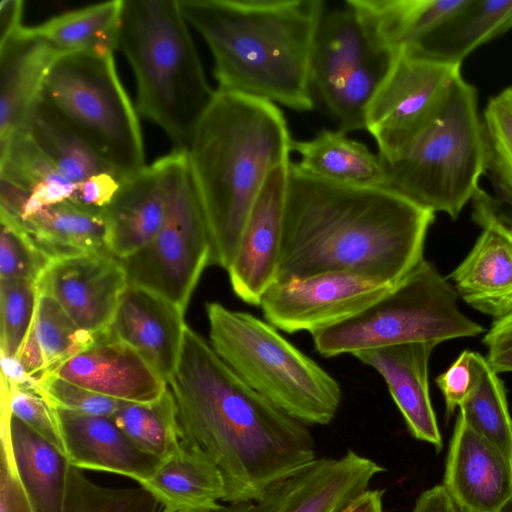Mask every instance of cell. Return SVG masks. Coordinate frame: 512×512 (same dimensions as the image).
<instances>
[{"label":"cell","mask_w":512,"mask_h":512,"mask_svg":"<svg viewBox=\"0 0 512 512\" xmlns=\"http://www.w3.org/2000/svg\"><path fill=\"white\" fill-rule=\"evenodd\" d=\"M167 383L176 402L180 443L218 468L223 503H256L271 486L316 459L307 425L244 383L189 326Z\"/></svg>","instance_id":"obj_1"},{"label":"cell","mask_w":512,"mask_h":512,"mask_svg":"<svg viewBox=\"0 0 512 512\" xmlns=\"http://www.w3.org/2000/svg\"><path fill=\"white\" fill-rule=\"evenodd\" d=\"M434 219L386 187L322 180L291 161L274 283L349 272L395 285L425 260Z\"/></svg>","instance_id":"obj_2"},{"label":"cell","mask_w":512,"mask_h":512,"mask_svg":"<svg viewBox=\"0 0 512 512\" xmlns=\"http://www.w3.org/2000/svg\"><path fill=\"white\" fill-rule=\"evenodd\" d=\"M209 46L220 91L311 111L309 69L323 0H177Z\"/></svg>","instance_id":"obj_3"},{"label":"cell","mask_w":512,"mask_h":512,"mask_svg":"<svg viewBox=\"0 0 512 512\" xmlns=\"http://www.w3.org/2000/svg\"><path fill=\"white\" fill-rule=\"evenodd\" d=\"M292 141L277 104L216 90L186 149L210 233V265L228 270L268 175L291 162Z\"/></svg>","instance_id":"obj_4"},{"label":"cell","mask_w":512,"mask_h":512,"mask_svg":"<svg viewBox=\"0 0 512 512\" xmlns=\"http://www.w3.org/2000/svg\"><path fill=\"white\" fill-rule=\"evenodd\" d=\"M186 23L177 0H124L118 40L136 78L138 113L182 150L216 94Z\"/></svg>","instance_id":"obj_5"},{"label":"cell","mask_w":512,"mask_h":512,"mask_svg":"<svg viewBox=\"0 0 512 512\" xmlns=\"http://www.w3.org/2000/svg\"><path fill=\"white\" fill-rule=\"evenodd\" d=\"M384 168V187L426 210L456 219L486 172L475 87L458 76L431 121Z\"/></svg>","instance_id":"obj_6"},{"label":"cell","mask_w":512,"mask_h":512,"mask_svg":"<svg viewBox=\"0 0 512 512\" xmlns=\"http://www.w3.org/2000/svg\"><path fill=\"white\" fill-rule=\"evenodd\" d=\"M210 345L249 387L305 425H328L340 407L339 383L274 326L221 303L205 305Z\"/></svg>","instance_id":"obj_7"},{"label":"cell","mask_w":512,"mask_h":512,"mask_svg":"<svg viewBox=\"0 0 512 512\" xmlns=\"http://www.w3.org/2000/svg\"><path fill=\"white\" fill-rule=\"evenodd\" d=\"M39 99L121 181L146 166L138 115L118 77L113 53L60 55Z\"/></svg>","instance_id":"obj_8"},{"label":"cell","mask_w":512,"mask_h":512,"mask_svg":"<svg viewBox=\"0 0 512 512\" xmlns=\"http://www.w3.org/2000/svg\"><path fill=\"white\" fill-rule=\"evenodd\" d=\"M484 327L458 307V293L424 260L359 313L312 333L324 357L408 342L437 344L477 336Z\"/></svg>","instance_id":"obj_9"},{"label":"cell","mask_w":512,"mask_h":512,"mask_svg":"<svg viewBox=\"0 0 512 512\" xmlns=\"http://www.w3.org/2000/svg\"><path fill=\"white\" fill-rule=\"evenodd\" d=\"M395 55L371 40L348 5L326 9L314 39L309 82L314 102L338 130H365L367 107Z\"/></svg>","instance_id":"obj_10"},{"label":"cell","mask_w":512,"mask_h":512,"mask_svg":"<svg viewBox=\"0 0 512 512\" xmlns=\"http://www.w3.org/2000/svg\"><path fill=\"white\" fill-rule=\"evenodd\" d=\"M177 150L158 233L121 261L129 285L153 292L185 312L202 272L210 265L211 239L186 150Z\"/></svg>","instance_id":"obj_11"},{"label":"cell","mask_w":512,"mask_h":512,"mask_svg":"<svg viewBox=\"0 0 512 512\" xmlns=\"http://www.w3.org/2000/svg\"><path fill=\"white\" fill-rule=\"evenodd\" d=\"M460 75V66L396 53L365 115L383 163L396 159L431 121Z\"/></svg>","instance_id":"obj_12"},{"label":"cell","mask_w":512,"mask_h":512,"mask_svg":"<svg viewBox=\"0 0 512 512\" xmlns=\"http://www.w3.org/2000/svg\"><path fill=\"white\" fill-rule=\"evenodd\" d=\"M394 285L349 272H329L275 282L261 297L266 322L286 333L343 321L378 300Z\"/></svg>","instance_id":"obj_13"},{"label":"cell","mask_w":512,"mask_h":512,"mask_svg":"<svg viewBox=\"0 0 512 512\" xmlns=\"http://www.w3.org/2000/svg\"><path fill=\"white\" fill-rule=\"evenodd\" d=\"M128 278L108 249L51 260L37 282L83 330L95 336L109 327Z\"/></svg>","instance_id":"obj_14"},{"label":"cell","mask_w":512,"mask_h":512,"mask_svg":"<svg viewBox=\"0 0 512 512\" xmlns=\"http://www.w3.org/2000/svg\"><path fill=\"white\" fill-rule=\"evenodd\" d=\"M385 470L351 449L339 458H316L271 486L252 512H342Z\"/></svg>","instance_id":"obj_15"},{"label":"cell","mask_w":512,"mask_h":512,"mask_svg":"<svg viewBox=\"0 0 512 512\" xmlns=\"http://www.w3.org/2000/svg\"><path fill=\"white\" fill-rule=\"evenodd\" d=\"M290 163L276 167L268 175L227 270L234 294L249 305L259 306L262 295L275 281Z\"/></svg>","instance_id":"obj_16"},{"label":"cell","mask_w":512,"mask_h":512,"mask_svg":"<svg viewBox=\"0 0 512 512\" xmlns=\"http://www.w3.org/2000/svg\"><path fill=\"white\" fill-rule=\"evenodd\" d=\"M442 485L461 512H505L512 504V461L458 415Z\"/></svg>","instance_id":"obj_17"},{"label":"cell","mask_w":512,"mask_h":512,"mask_svg":"<svg viewBox=\"0 0 512 512\" xmlns=\"http://www.w3.org/2000/svg\"><path fill=\"white\" fill-rule=\"evenodd\" d=\"M48 374L131 403H152L161 397L168 386L136 350L108 336L106 332L97 336L89 348Z\"/></svg>","instance_id":"obj_18"},{"label":"cell","mask_w":512,"mask_h":512,"mask_svg":"<svg viewBox=\"0 0 512 512\" xmlns=\"http://www.w3.org/2000/svg\"><path fill=\"white\" fill-rule=\"evenodd\" d=\"M184 314L159 295L128 284L105 332L136 350L167 382L180 356Z\"/></svg>","instance_id":"obj_19"},{"label":"cell","mask_w":512,"mask_h":512,"mask_svg":"<svg viewBox=\"0 0 512 512\" xmlns=\"http://www.w3.org/2000/svg\"><path fill=\"white\" fill-rule=\"evenodd\" d=\"M178 150L145 166L121 182L104 208L108 226L107 247L120 259L141 250L158 233L166 211L171 173Z\"/></svg>","instance_id":"obj_20"},{"label":"cell","mask_w":512,"mask_h":512,"mask_svg":"<svg viewBox=\"0 0 512 512\" xmlns=\"http://www.w3.org/2000/svg\"><path fill=\"white\" fill-rule=\"evenodd\" d=\"M437 345L430 341L408 342L360 350L352 355L383 377L411 435L440 451L442 436L428 382L429 359Z\"/></svg>","instance_id":"obj_21"},{"label":"cell","mask_w":512,"mask_h":512,"mask_svg":"<svg viewBox=\"0 0 512 512\" xmlns=\"http://www.w3.org/2000/svg\"><path fill=\"white\" fill-rule=\"evenodd\" d=\"M60 55L35 27L22 26L0 41V146L22 129Z\"/></svg>","instance_id":"obj_22"},{"label":"cell","mask_w":512,"mask_h":512,"mask_svg":"<svg viewBox=\"0 0 512 512\" xmlns=\"http://www.w3.org/2000/svg\"><path fill=\"white\" fill-rule=\"evenodd\" d=\"M56 409L72 466L122 475L140 485L159 463L140 451L111 417Z\"/></svg>","instance_id":"obj_23"},{"label":"cell","mask_w":512,"mask_h":512,"mask_svg":"<svg viewBox=\"0 0 512 512\" xmlns=\"http://www.w3.org/2000/svg\"><path fill=\"white\" fill-rule=\"evenodd\" d=\"M511 28L512 0H464L438 26L402 51L429 61L461 66L477 47Z\"/></svg>","instance_id":"obj_24"},{"label":"cell","mask_w":512,"mask_h":512,"mask_svg":"<svg viewBox=\"0 0 512 512\" xmlns=\"http://www.w3.org/2000/svg\"><path fill=\"white\" fill-rule=\"evenodd\" d=\"M454 288L473 309L500 319L512 312V241L485 228L451 272Z\"/></svg>","instance_id":"obj_25"},{"label":"cell","mask_w":512,"mask_h":512,"mask_svg":"<svg viewBox=\"0 0 512 512\" xmlns=\"http://www.w3.org/2000/svg\"><path fill=\"white\" fill-rule=\"evenodd\" d=\"M161 506V512H194L217 508L226 495L223 478L203 453L178 447L160 460L140 484Z\"/></svg>","instance_id":"obj_26"},{"label":"cell","mask_w":512,"mask_h":512,"mask_svg":"<svg viewBox=\"0 0 512 512\" xmlns=\"http://www.w3.org/2000/svg\"><path fill=\"white\" fill-rule=\"evenodd\" d=\"M464 0H346L371 40L392 53L407 48L455 12Z\"/></svg>","instance_id":"obj_27"},{"label":"cell","mask_w":512,"mask_h":512,"mask_svg":"<svg viewBox=\"0 0 512 512\" xmlns=\"http://www.w3.org/2000/svg\"><path fill=\"white\" fill-rule=\"evenodd\" d=\"M291 151L299 155L297 167L313 177L353 186H383L384 163L377 154L346 133L321 129L307 140H294Z\"/></svg>","instance_id":"obj_28"},{"label":"cell","mask_w":512,"mask_h":512,"mask_svg":"<svg viewBox=\"0 0 512 512\" xmlns=\"http://www.w3.org/2000/svg\"><path fill=\"white\" fill-rule=\"evenodd\" d=\"M21 223L51 260L108 249L104 209L75 200L45 207Z\"/></svg>","instance_id":"obj_29"},{"label":"cell","mask_w":512,"mask_h":512,"mask_svg":"<svg viewBox=\"0 0 512 512\" xmlns=\"http://www.w3.org/2000/svg\"><path fill=\"white\" fill-rule=\"evenodd\" d=\"M7 415L18 475L35 512H63L68 461L55 447L14 417Z\"/></svg>","instance_id":"obj_30"},{"label":"cell","mask_w":512,"mask_h":512,"mask_svg":"<svg viewBox=\"0 0 512 512\" xmlns=\"http://www.w3.org/2000/svg\"><path fill=\"white\" fill-rule=\"evenodd\" d=\"M0 178L29 194L26 206L29 213L73 199L77 190V185L59 174L23 129L0 146Z\"/></svg>","instance_id":"obj_31"},{"label":"cell","mask_w":512,"mask_h":512,"mask_svg":"<svg viewBox=\"0 0 512 512\" xmlns=\"http://www.w3.org/2000/svg\"><path fill=\"white\" fill-rule=\"evenodd\" d=\"M124 0L89 5L34 26L61 54L113 53L118 48Z\"/></svg>","instance_id":"obj_32"},{"label":"cell","mask_w":512,"mask_h":512,"mask_svg":"<svg viewBox=\"0 0 512 512\" xmlns=\"http://www.w3.org/2000/svg\"><path fill=\"white\" fill-rule=\"evenodd\" d=\"M22 129L59 174L71 183L78 185L93 175L112 172L40 99L30 111Z\"/></svg>","instance_id":"obj_33"},{"label":"cell","mask_w":512,"mask_h":512,"mask_svg":"<svg viewBox=\"0 0 512 512\" xmlns=\"http://www.w3.org/2000/svg\"><path fill=\"white\" fill-rule=\"evenodd\" d=\"M476 381L459 407V416L512 461V417L505 387L485 357L474 352Z\"/></svg>","instance_id":"obj_34"},{"label":"cell","mask_w":512,"mask_h":512,"mask_svg":"<svg viewBox=\"0 0 512 512\" xmlns=\"http://www.w3.org/2000/svg\"><path fill=\"white\" fill-rule=\"evenodd\" d=\"M111 418L140 451L159 461L180 443L177 407L169 386L152 403L125 402Z\"/></svg>","instance_id":"obj_35"},{"label":"cell","mask_w":512,"mask_h":512,"mask_svg":"<svg viewBox=\"0 0 512 512\" xmlns=\"http://www.w3.org/2000/svg\"><path fill=\"white\" fill-rule=\"evenodd\" d=\"M31 331L41 349L45 373L89 348L97 337L81 329L51 295L43 292H39Z\"/></svg>","instance_id":"obj_36"},{"label":"cell","mask_w":512,"mask_h":512,"mask_svg":"<svg viewBox=\"0 0 512 512\" xmlns=\"http://www.w3.org/2000/svg\"><path fill=\"white\" fill-rule=\"evenodd\" d=\"M154 496L138 488H108L88 479L68 464L63 512H157Z\"/></svg>","instance_id":"obj_37"},{"label":"cell","mask_w":512,"mask_h":512,"mask_svg":"<svg viewBox=\"0 0 512 512\" xmlns=\"http://www.w3.org/2000/svg\"><path fill=\"white\" fill-rule=\"evenodd\" d=\"M482 124L486 147V172L497 195L512 203V86L487 102Z\"/></svg>","instance_id":"obj_38"},{"label":"cell","mask_w":512,"mask_h":512,"mask_svg":"<svg viewBox=\"0 0 512 512\" xmlns=\"http://www.w3.org/2000/svg\"><path fill=\"white\" fill-rule=\"evenodd\" d=\"M38 296L34 281L0 279L1 358L17 359L31 330Z\"/></svg>","instance_id":"obj_39"},{"label":"cell","mask_w":512,"mask_h":512,"mask_svg":"<svg viewBox=\"0 0 512 512\" xmlns=\"http://www.w3.org/2000/svg\"><path fill=\"white\" fill-rule=\"evenodd\" d=\"M1 404L66 458L57 409L44 395L38 381L12 383L2 378Z\"/></svg>","instance_id":"obj_40"},{"label":"cell","mask_w":512,"mask_h":512,"mask_svg":"<svg viewBox=\"0 0 512 512\" xmlns=\"http://www.w3.org/2000/svg\"><path fill=\"white\" fill-rule=\"evenodd\" d=\"M0 219V279L37 283L51 259L34 244L20 221Z\"/></svg>","instance_id":"obj_41"},{"label":"cell","mask_w":512,"mask_h":512,"mask_svg":"<svg viewBox=\"0 0 512 512\" xmlns=\"http://www.w3.org/2000/svg\"><path fill=\"white\" fill-rule=\"evenodd\" d=\"M39 386L54 407L87 415L112 417L125 403L48 373Z\"/></svg>","instance_id":"obj_42"},{"label":"cell","mask_w":512,"mask_h":512,"mask_svg":"<svg viewBox=\"0 0 512 512\" xmlns=\"http://www.w3.org/2000/svg\"><path fill=\"white\" fill-rule=\"evenodd\" d=\"M473 354V351H463L450 367L435 379L445 400L447 418L460 407L474 387L476 368Z\"/></svg>","instance_id":"obj_43"},{"label":"cell","mask_w":512,"mask_h":512,"mask_svg":"<svg viewBox=\"0 0 512 512\" xmlns=\"http://www.w3.org/2000/svg\"><path fill=\"white\" fill-rule=\"evenodd\" d=\"M0 512H35L17 472L10 435L1 434Z\"/></svg>","instance_id":"obj_44"},{"label":"cell","mask_w":512,"mask_h":512,"mask_svg":"<svg viewBox=\"0 0 512 512\" xmlns=\"http://www.w3.org/2000/svg\"><path fill=\"white\" fill-rule=\"evenodd\" d=\"M472 220L482 229L498 231L512 241V203L481 187L472 200Z\"/></svg>","instance_id":"obj_45"},{"label":"cell","mask_w":512,"mask_h":512,"mask_svg":"<svg viewBox=\"0 0 512 512\" xmlns=\"http://www.w3.org/2000/svg\"><path fill=\"white\" fill-rule=\"evenodd\" d=\"M482 342L487 348L485 358L490 367L497 374L512 372V312L494 320Z\"/></svg>","instance_id":"obj_46"},{"label":"cell","mask_w":512,"mask_h":512,"mask_svg":"<svg viewBox=\"0 0 512 512\" xmlns=\"http://www.w3.org/2000/svg\"><path fill=\"white\" fill-rule=\"evenodd\" d=\"M121 182L112 172H101L78 184L76 193L71 200L104 209L116 195Z\"/></svg>","instance_id":"obj_47"},{"label":"cell","mask_w":512,"mask_h":512,"mask_svg":"<svg viewBox=\"0 0 512 512\" xmlns=\"http://www.w3.org/2000/svg\"><path fill=\"white\" fill-rule=\"evenodd\" d=\"M412 512H461V510L441 484L422 492Z\"/></svg>","instance_id":"obj_48"},{"label":"cell","mask_w":512,"mask_h":512,"mask_svg":"<svg viewBox=\"0 0 512 512\" xmlns=\"http://www.w3.org/2000/svg\"><path fill=\"white\" fill-rule=\"evenodd\" d=\"M23 1L2 0L0 2V41L22 27Z\"/></svg>","instance_id":"obj_49"},{"label":"cell","mask_w":512,"mask_h":512,"mask_svg":"<svg viewBox=\"0 0 512 512\" xmlns=\"http://www.w3.org/2000/svg\"><path fill=\"white\" fill-rule=\"evenodd\" d=\"M383 495L384 490L367 489L342 512H383Z\"/></svg>","instance_id":"obj_50"},{"label":"cell","mask_w":512,"mask_h":512,"mask_svg":"<svg viewBox=\"0 0 512 512\" xmlns=\"http://www.w3.org/2000/svg\"><path fill=\"white\" fill-rule=\"evenodd\" d=\"M253 506L254 503L250 502L221 504L217 508L194 512H252Z\"/></svg>","instance_id":"obj_51"},{"label":"cell","mask_w":512,"mask_h":512,"mask_svg":"<svg viewBox=\"0 0 512 512\" xmlns=\"http://www.w3.org/2000/svg\"><path fill=\"white\" fill-rule=\"evenodd\" d=\"M505 512H512V504L505 510Z\"/></svg>","instance_id":"obj_52"}]
</instances>
